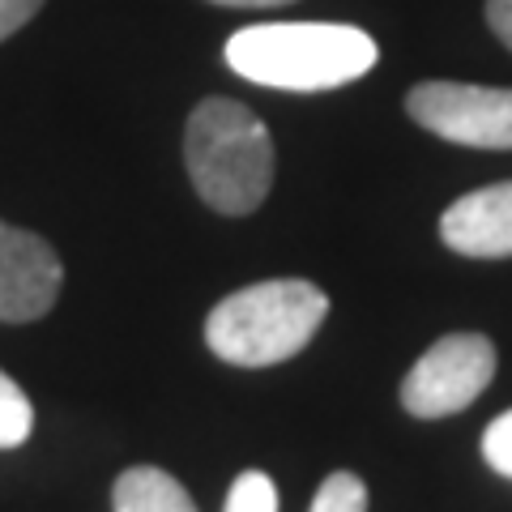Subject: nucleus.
Segmentation results:
<instances>
[{"label":"nucleus","mask_w":512,"mask_h":512,"mask_svg":"<svg viewBox=\"0 0 512 512\" xmlns=\"http://www.w3.org/2000/svg\"><path fill=\"white\" fill-rule=\"evenodd\" d=\"M39 9H43V0H0V43L9 35H18Z\"/></svg>","instance_id":"13"},{"label":"nucleus","mask_w":512,"mask_h":512,"mask_svg":"<svg viewBox=\"0 0 512 512\" xmlns=\"http://www.w3.org/2000/svg\"><path fill=\"white\" fill-rule=\"evenodd\" d=\"M214 5H235V9H269V5H291V0H214Z\"/></svg>","instance_id":"15"},{"label":"nucleus","mask_w":512,"mask_h":512,"mask_svg":"<svg viewBox=\"0 0 512 512\" xmlns=\"http://www.w3.org/2000/svg\"><path fill=\"white\" fill-rule=\"evenodd\" d=\"M35 431V406L30 397L13 384V376L0 372V448H18Z\"/></svg>","instance_id":"9"},{"label":"nucleus","mask_w":512,"mask_h":512,"mask_svg":"<svg viewBox=\"0 0 512 512\" xmlns=\"http://www.w3.org/2000/svg\"><path fill=\"white\" fill-rule=\"evenodd\" d=\"M184 163L197 197L218 214H252L274 188V137L244 103L205 99L188 116Z\"/></svg>","instance_id":"2"},{"label":"nucleus","mask_w":512,"mask_h":512,"mask_svg":"<svg viewBox=\"0 0 512 512\" xmlns=\"http://www.w3.org/2000/svg\"><path fill=\"white\" fill-rule=\"evenodd\" d=\"M111 508L116 512H197L192 495L158 466H133L111 487Z\"/></svg>","instance_id":"8"},{"label":"nucleus","mask_w":512,"mask_h":512,"mask_svg":"<svg viewBox=\"0 0 512 512\" xmlns=\"http://www.w3.org/2000/svg\"><path fill=\"white\" fill-rule=\"evenodd\" d=\"M487 22L504 39V47H512V0H487Z\"/></svg>","instance_id":"14"},{"label":"nucleus","mask_w":512,"mask_h":512,"mask_svg":"<svg viewBox=\"0 0 512 512\" xmlns=\"http://www.w3.org/2000/svg\"><path fill=\"white\" fill-rule=\"evenodd\" d=\"M380 60V47L359 26L338 22H269L227 39V64L269 90H338L359 82Z\"/></svg>","instance_id":"1"},{"label":"nucleus","mask_w":512,"mask_h":512,"mask_svg":"<svg viewBox=\"0 0 512 512\" xmlns=\"http://www.w3.org/2000/svg\"><path fill=\"white\" fill-rule=\"evenodd\" d=\"M440 239L461 256H512V180L487 184L453 201L440 218Z\"/></svg>","instance_id":"7"},{"label":"nucleus","mask_w":512,"mask_h":512,"mask_svg":"<svg viewBox=\"0 0 512 512\" xmlns=\"http://www.w3.org/2000/svg\"><path fill=\"white\" fill-rule=\"evenodd\" d=\"M495 376V346L483 333H448L402 380V406L414 419H448L483 397Z\"/></svg>","instance_id":"4"},{"label":"nucleus","mask_w":512,"mask_h":512,"mask_svg":"<svg viewBox=\"0 0 512 512\" xmlns=\"http://www.w3.org/2000/svg\"><path fill=\"white\" fill-rule=\"evenodd\" d=\"M222 512H278L274 478L261 474V470L239 474L231 483V491H227V508H222Z\"/></svg>","instance_id":"11"},{"label":"nucleus","mask_w":512,"mask_h":512,"mask_svg":"<svg viewBox=\"0 0 512 512\" xmlns=\"http://www.w3.org/2000/svg\"><path fill=\"white\" fill-rule=\"evenodd\" d=\"M64 269L60 256L35 231L0 222V320L26 325L52 312Z\"/></svg>","instance_id":"6"},{"label":"nucleus","mask_w":512,"mask_h":512,"mask_svg":"<svg viewBox=\"0 0 512 512\" xmlns=\"http://www.w3.org/2000/svg\"><path fill=\"white\" fill-rule=\"evenodd\" d=\"M329 316V299L303 278L244 286L218 303L205 320V342L222 363L274 367L295 359Z\"/></svg>","instance_id":"3"},{"label":"nucleus","mask_w":512,"mask_h":512,"mask_svg":"<svg viewBox=\"0 0 512 512\" xmlns=\"http://www.w3.org/2000/svg\"><path fill=\"white\" fill-rule=\"evenodd\" d=\"M308 512H367V487H363V478L350 474V470L329 474L325 483H320V491H316V500H312Z\"/></svg>","instance_id":"10"},{"label":"nucleus","mask_w":512,"mask_h":512,"mask_svg":"<svg viewBox=\"0 0 512 512\" xmlns=\"http://www.w3.org/2000/svg\"><path fill=\"white\" fill-rule=\"evenodd\" d=\"M483 457L495 474L512 478V410H504L500 419H491V427L483 431Z\"/></svg>","instance_id":"12"},{"label":"nucleus","mask_w":512,"mask_h":512,"mask_svg":"<svg viewBox=\"0 0 512 512\" xmlns=\"http://www.w3.org/2000/svg\"><path fill=\"white\" fill-rule=\"evenodd\" d=\"M414 124L453 146L512 150V90L500 86H461V82H423L406 94Z\"/></svg>","instance_id":"5"}]
</instances>
